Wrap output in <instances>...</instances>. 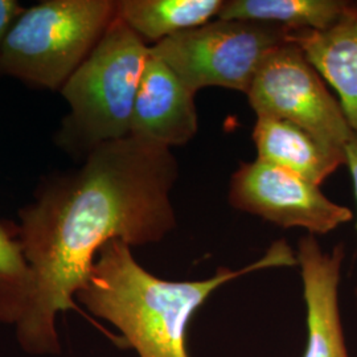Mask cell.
Listing matches in <instances>:
<instances>
[{
	"label": "cell",
	"instance_id": "16",
	"mask_svg": "<svg viewBox=\"0 0 357 357\" xmlns=\"http://www.w3.org/2000/svg\"><path fill=\"white\" fill-rule=\"evenodd\" d=\"M345 158H347V165L349 167L352 180H354V187H355L357 202V134H355L352 137V139L347 143V146H345Z\"/></svg>",
	"mask_w": 357,
	"mask_h": 357
},
{
	"label": "cell",
	"instance_id": "14",
	"mask_svg": "<svg viewBox=\"0 0 357 357\" xmlns=\"http://www.w3.org/2000/svg\"><path fill=\"white\" fill-rule=\"evenodd\" d=\"M31 291L32 277L17 240L16 225L0 221V323H19Z\"/></svg>",
	"mask_w": 357,
	"mask_h": 357
},
{
	"label": "cell",
	"instance_id": "15",
	"mask_svg": "<svg viewBox=\"0 0 357 357\" xmlns=\"http://www.w3.org/2000/svg\"><path fill=\"white\" fill-rule=\"evenodd\" d=\"M24 10L16 0H0V57L6 36L13 26L15 19ZM1 77V76H0Z\"/></svg>",
	"mask_w": 357,
	"mask_h": 357
},
{
	"label": "cell",
	"instance_id": "7",
	"mask_svg": "<svg viewBox=\"0 0 357 357\" xmlns=\"http://www.w3.org/2000/svg\"><path fill=\"white\" fill-rule=\"evenodd\" d=\"M233 208L259 216L281 228H303L327 234L352 220L344 205L331 202L319 187L261 159L243 163L230 181Z\"/></svg>",
	"mask_w": 357,
	"mask_h": 357
},
{
	"label": "cell",
	"instance_id": "11",
	"mask_svg": "<svg viewBox=\"0 0 357 357\" xmlns=\"http://www.w3.org/2000/svg\"><path fill=\"white\" fill-rule=\"evenodd\" d=\"M253 141L258 159L318 187L339 167L347 165L345 150L328 146L305 128L278 118L257 116Z\"/></svg>",
	"mask_w": 357,
	"mask_h": 357
},
{
	"label": "cell",
	"instance_id": "12",
	"mask_svg": "<svg viewBox=\"0 0 357 357\" xmlns=\"http://www.w3.org/2000/svg\"><path fill=\"white\" fill-rule=\"evenodd\" d=\"M222 6V0H119L116 13L147 45H155L209 23Z\"/></svg>",
	"mask_w": 357,
	"mask_h": 357
},
{
	"label": "cell",
	"instance_id": "10",
	"mask_svg": "<svg viewBox=\"0 0 357 357\" xmlns=\"http://www.w3.org/2000/svg\"><path fill=\"white\" fill-rule=\"evenodd\" d=\"M308 63L337 91L345 118L357 134V3H348L339 20L323 31H291Z\"/></svg>",
	"mask_w": 357,
	"mask_h": 357
},
{
	"label": "cell",
	"instance_id": "4",
	"mask_svg": "<svg viewBox=\"0 0 357 357\" xmlns=\"http://www.w3.org/2000/svg\"><path fill=\"white\" fill-rule=\"evenodd\" d=\"M115 16L114 0H43L24 7L4 40L0 76L60 91Z\"/></svg>",
	"mask_w": 357,
	"mask_h": 357
},
{
	"label": "cell",
	"instance_id": "5",
	"mask_svg": "<svg viewBox=\"0 0 357 357\" xmlns=\"http://www.w3.org/2000/svg\"><path fill=\"white\" fill-rule=\"evenodd\" d=\"M284 26L217 19L150 45L195 94L206 86L248 93L268 54L289 43Z\"/></svg>",
	"mask_w": 357,
	"mask_h": 357
},
{
	"label": "cell",
	"instance_id": "2",
	"mask_svg": "<svg viewBox=\"0 0 357 357\" xmlns=\"http://www.w3.org/2000/svg\"><path fill=\"white\" fill-rule=\"evenodd\" d=\"M295 265L290 245L280 240L246 268H220L200 281H166L141 266L128 243L113 240L98 252L76 299L93 317L114 326L138 356L190 357L188 324L215 290L253 271Z\"/></svg>",
	"mask_w": 357,
	"mask_h": 357
},
{
	"label": "cell",
	"instance_id": "13",
	"mask_svg": "<svg viewBox=\"0 0 357 357\" xmlns=\"http://www.w3.org/2000/svg\"><path fill=\"white\" fill-rule=\"evenodd\" d=\"M347 4L339 0H229L217 17L270 23L291 31H323L339 20Z\"/></svg>",
	"mask_w": 357,
	"mask_h": 357
},
{
	"label": "cell",
	"instance_id": "1",
	"mask_svg": "<svg viewBox=\"0 0 357 357\" xmlns=\"http://www.w3.org/2000/svg\"><path fill=\"white\" fill-rule=\"evenodd\" d=\"M178 178L171 149L128 135L100 144L75 169L41 180L16 225L32 277L26 312L15 326L24 352L61 354L57 317L77 308V293L106 243H160L176 228L171 191Z\"/></svg>",
	"mask_w": 357,
	"mask_h": 357
},
{
	"label": "cell",
	"instance_id": "9",
	"mask_svg": "<svg viewBox=\"0 0 357 357\" xmlns=\"http://www.w3.org/2000/svg\"><path fill=\"white\" fill-rule=\"evenodd\" d=\"M197 128L195 94L150 52L134 102L130 135L172 149L187 144Z\"/></svg>",
	"mask_w": 357,
	"mask_h": 357
},
{
	"label": "cell",
	"instance_id": "6",
	"mask_svg": "<svg viewBox=\"0 0 357 357\" xmlns=\"http://www.w3.org/2000/svg\"><path fill=\"white\" fill-rule=\"evenodd\" d=\"M246 96L257 116L291 122L332 147L345 150L355 135L340 103L293 43L268 54Z\"/></svg>",
	"mask_w": 357,
	"mask_h": 357
},
{
	"label": "cell",
	"instance_id": "3",
	"mask_svg": "<svg viewBox=\"0 0 357 357\" xmlns=\"http://www.w3.org/2000/svg\"><path fill=\"white\" fill-rule=\"evenodd\" d=\"M150 45L118 16L86 60L65 82L69 112L54 143L84 160L96 147L130 135L131 116Z\"/></svg>",
	"mask_w": 357,
	"mask_h": 357
},
{
	"label": "cell",
	"instance_id": "8",
	"mask_svg": "<svg viewBox=\"0 0 357 357\" xmlns=\"http://www.w3.org/2000/svg\"><path fill=\"white\" fill-rule=\"evenodd\" d=\"M296 261L303 281L306 302L307 344L303 357H349L339 308V284L344 246L327 253L315 236L298 243Z\"/></svg>",
	"mask_w": 357,
	"mask_h": 357
}]
</instances>
